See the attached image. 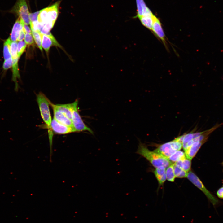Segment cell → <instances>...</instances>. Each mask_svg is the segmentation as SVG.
I'll use <instances>...</instances> for the list:
<instances>
[{"label": "cell", "instance_id": "7", "mask_svg": "<svg viewBox=\"0 0 223 223\" xmlns=\"http://www.w3.org/2000/svg\"><path fill=\"white\" fill-rule=\"evenodd\" d=\"M151 31L166 46L165 36L161 23L159 19L154 15L153 17V23Z\"/></svg>", "mask_w": 223, "mask_h": 223}, {"label": "cell", "instance_id": "15", "mask_svg": "<svg viewBox=\"0 0 223 223\" xmlns=\"http://www.w3.org/2000/svg\"><path fill=\"white\" fill-rule=\"evenodd\" d=\"M53 104L56 108L65 114L68 117L72 120V103L66 104H56L53 103Z\"/></svg>", "mask_w": 223, "mask_h": 223}, {"label": "cell", "instance_id": "34", "mask_svg": "<svg viewBox=\"0 0 223 223\" xmlns=\"http://www.w3.org/2000/svg\"><path fill=\"white\" fill-rule=\"evenodd\" d=\"M25 32L23 27L19 33L17 40L19 41H22L25 37Z\"/></svg>", "mask_w": 223, "mask_h": 223}, {"label": "cell", "instance_id": "9", "mask_svg": "<svg viewBox=\"0 0 223 223\" xmlns=\"http://www.w3.org/2000/svg\"><path fill=\"white\" fill-rule=\"evenodd\" d=\"M50 105L53 110L54 118L62 124L73 128L72 121L65 114L56 108L51 101H50Z\"/></svg>", "mask_w": 223, "mask_h": 223}, {"label": "cell", "instance_id": "5", "mask_svg": "<svg viewBox=\"0 0 223 223\" xmlns=\"http://www.w3.org/2000/svg\"><path fill=\"white\" fill-rule=\"evenodd\" d=\"M186 177L204 194L214 207H216L220 203L219 200L206 188L199 178L194 173L190 171Z\"/></svg>", "mask_w": 223, "mask_h": 223}, {"label": "cell", "instance_id": "14", "mask_svg": "<svg viewBox=\"0 0 223 223\" xmlns=\"http://www.w3.org/2000/svg\"><path fill=\"white\" fill-rule=\"evenodd\" d=\"M19 57L15 59H13L12 64V80L15 83V90L17 91L18 90V85L17 79L20 78V75L19 71L18 66V61Z\"/></svg>", "mask_w": 223, "mask_h": 223}, {"label": "cell", "instance_id": "3", "mask_svg": "<svg viewBox=\"0 0 223 223\" xmlns=\"http://www.w3.org/2000/svg\"><path fill=\"white\" fill-rule=\"evenodd\" d=\"M182 147V142L178 136L171 141L160 145L154 151L168 158Z\"/></svg>", "mask_w": 223, "mask_h": 223}, {"label": "cell", "instance_id": "11", "mask_svg": "<svg viewBox=\"0 0 223 223\" xmlns=\"http://www.w3.org/2000/svg\"><path fill=\"white\" fill-rule=\"evenodd\" d=\"M206 142H197L194 143L185 151L186 157L191 160L195 156L201 146Z\"/></svg>", "mask_w": 223, "mask_h": 223}, {"label": "cell", "instance_id": "21", "mask_svg": "<svg viewBox=\"0 0 223 223\" xmlns=\"http://www.w3.org/2000/svg\"><path fill=\"white\" fill-rule=\"evenodd\" d=\"M173 168L174 174L176 177L183 178L187 177L188 172H187L173 164Z\"/></svg>", "mask_w": 223, "mask_h": 223}, {"label": "cell", "instance_id": "2", "mask_svg": "<svg viewBox=\"0 0 223 223\" xmlns=\"http://www.w3.org/2000/svg\"><path fill=\"white\" fill-rule=\"evenodd\" d=\"M136 153L145 158L155 168L161 166L166 168L172 163L168 158L154 151H150L145 144L140 142Z\"/></svg>", "mask_w": 223, "mask_h": 223}, {"label": "cell", "instance_id": "32", "mask_svg": "<svg viewBox=\"0 0 223 223\" xmlns=\"http://www.w3.org/2000/svg\"><path fill=\"white\" fill-rule=\"evenodd\" d=\"M39 13L40 11H39L32 13H30L29 17L30 22L37 21L38 16Z\"/></svg>", "mask_w": 223, "mask_h": 223}, {"label": "cell", "instance_id": "37", "mask_svg": "<svg viewBox=\"0 0 223 223\" xmlns=\"http://www.w3.org/2000/svg\"><path fill=\"white\" fill-rule=\"evenodd\" d=\"M222 164H223V162H222Z\"/></svg>", "mask_w": 223, "mask_h": 223}, {"label": "cell", "instance_id": "26", "mask_svg": "<svg viewBox=\"0 0 223 223\" xmlns=\"http://www.w3.org/2000/svg\"><path fill=\"white\" fill-rule=\"evenodd\" d=\"M32 36L35 42L40 50L42 51V39L40 33L38 32L32 31Z\"/></svg>", "mask_w": 223, "mask_h": 223}, {"label": "cell", "instance_id": "22", "mask_svg": "<svg viewBox=\"0 0 223 223\" xmlns=\"http://www.w3.org/2000/svg\"><path fill=\"white\" fill-rule=\"evenodd\" d=\"M47 11V7L42 9L40 11L38 16V22L43 26L48 21Z\"/></svg>", "mask_w": 223, "mask_h": 223}, {"label": "cell", "instance_id": "20", "mask_svg": "<svg viewBox=\"0 0 223 223\" xmlns=\"http://www.w3.org/2000/svg\"><path fill=\"white\" fill-rule=\"evenodd\" d=\"M11 41L10 38H9L4 43L3 53L5 60L12 58L10 50V45Z\"/></svg>", "mask_w": 223, "mask_h": 223}, {"label": "cell", "instance_id": "13", "mask_svg": "<svg viewBox=\"0 0 223 223\" xmlns=\"http://www.w3.org/2000/svg\"><path fill=\"white\" fill-rule=\"evenodd\" d=\"M24 22L19 17L15 22L11 34L10 39L12 42L17 41L19 33L23 28Z\"/></svg>", "mask_w": 223, "mask_h": 223}, {"label": "cell", "instance_id": "4", "mask_svg": "<svg viewBox=\"0 0 223 223\" xmlns=\"http://www.w3.org/2000/svg\"><path fill=\"white\" fill-rule=\"evenodd\" d=\"M78 100L76 99L72 103V117L73 127L75 132L87 131L92 134L93 132L84 122L78 108Z\"/></svg>", "mask_w": 223, "mask_h": 223}, {"label": "cell", "instance_id": "10", "mask_svg": "<svg viewBox=\"0 0 223 223\" xmlns=\"http://www.w3.org/2000/svg\"><path fill=\"white\" fill-rule=\"evenodd\" d=\"M136 15L133 18H138L145 16L153 15L150 9L147 7L144 0H136Z\"/></svg>", "mask_w": 223, "mask_h": 223}, {"label": "cell", "instance_id": "33", "mask_svg": "<svg viewBox=\"0 0 223 223\" xmlns=\"http://www.w3.org/2000/svg\"><path fill=\"white\" fill-rule=\"evenodd\" d=\"M45 35L48 36L51 39L53 42L54 46H58L59 47L62 48L61 46L56 40L55 37L50 32H48Z\"/></svg>", "mask_w": 223, "mask_h": 223}, {"label": "cell", "instance_id": "36", "mask_svg": "<svg viewBox=\"0 0 223 223\" xmlns=\"http://www.w3.org/2000/svg\"><path fill=\"white\" fill-rule=\"evenodd\" d=\"M217 195L218 198L223 199V186L218 190L217 192Z\"/></svg>", "mask_w": 223, "mask_h": 223}, {"label": "cell", "instance_id": "27", "mask_svg": "<svg viewBox=\"0 0 223 223\" xmlns=\"http://www.w3.org/2000/svg\"><path fill=\"white\" fill-rule=\"evenodd\" d=\"M55 22L52 21H47L43 25L41 31L42 33L46 34L52 28Z\"/></svg>", "mask_w": 223, "mask_h": 223}, {"label": "cell", "instance_id": "18", "mask_svg": "<svg viewBox=\"0 0 223 223\" xmlns=\"http://www.w3.org/2000/svg\"><path fill=\"white\" fill-rule=\"evenodd\" d=\"M40 35L42 39V47L48 53L50 47L54 45L53 42L51 39L46 35L41 33Z\"/></svg>", "mask_w": 223, "mask_h": 223}, {"label": "cell", "instance_id": "25", "mask_svg": "<svg viewBox=\"0 0 223 223\" xmlns=\"http://www.w3.org/2000/svg\"><path fill=\"white\" fill-rule=\"evenodd\" d=\"M17 41H11L10 45V50L12 59L19 57L17 53Z\"/></svg>", "mask_w": 223, "mask_h": 223}, {"label": "cell", "instance_id": "17", "mask_svg": "<svg viewBox=\"0 0 223 223\" xmlns=\"http://www.w3.org/2000/svg\"><path fill=\"white\" fill-rule=\"evenodd\" d=\"M177 166L185 171L188 172L191 167V160L186 157L174 163Z\"/></svg>", "mask_w": 223, "mask_h": 223}, {"label": "cell", "instance_id": "16", "mask_svg": "<svg viewBox=\"0 0 223 223\" xmlns=\"http://www.w3.org/2000/svg\"><path fill=\"white\" fill-rule=\"evenodd\" d=\"M154 173L159 184H163L166 179V168L163 166L156 168Z\"/></svg>", "mask_w": 223, "mask_h": 223}, {"label": "cell", "instance_id": "1", "mask_svg": "<svg viewBox=\"0 0 223 223\" xmlns=\"http://www.w3.org/2000/svg\"><path fill=\"white\" fill-rule=\"evenodd\" d=\"M37 101L41 117L46 125L48 130L50 152L51 153L52 145L53 133L51 129L52 118L49 108L50 101L42 92L36 95Z\"/></svg>", "mask_w": 223, "mask_h": 223}, {"label": "cell", "instance_id": "29", "mask_svg": "<svg viewBox=\"0 0 223 223\" xmlns=\"http://www.w3.org/2000/svg\"><path fill=\"white\" fill-rule=\"evenodd\" d=\"M30 25L32 31L38 32L40 33L43 27V26L40 24L38 21L30 22Z\"/></svg>", "mask_w": 223, "mask_h": 223}, {"label": "cell", "instance_id": "8", "mask_svg": "<svg viewBox=\"0 0 223 223\" xmlns=\"http://www.w3.org/2000/svg\"><path fill=\"white\" fill-rule=\"evenodd\" d=\"M51 129L53 133L58 134H65L75 132L73 128L62 124L54 118L51 124Z\"/></svg>", "mask_w": 223, "mask_h": 223}, {"label": "cell", "instance_id": "19", "mask_svg": "<svg viewBox=\"0 0 223 223\" xmlns=\"http://www.w3.org/2000/svg\"><path fill=\"white\" fill-rule=\"evenodd\" d=\"M154 15L143 16L139 18L142 24L151 31L152 28Z\"/></svg>", "mask_w": 223, "mask_h": 223}, {"label": "cell", "instance_id": "24", "mask_svg": "<svg viewBox=\"0 0 223 223\" xmlns=\"http://www.w3.org/2000/svg\"><path fill=\"white\" fill-rule=\"evenodd\" d=\"M166 179L170 182H174L175 178V175L174 172L173 164H171L167 168L166 170Z\"/></svg>", "mask_w": 223, "mask_h": 223}, {"label": "cell", "instance_id": "35", "mask_svg": "<svg viewBox=\"0 0 223 223\" xmlns=\"http://www.w3.org/2000/svg\"><path fill=\"white\" fill-rule=\"evenodd\" d=\"M23 27L25 33H27L32 34V31L29 27L24 22L23 23Z\"/></svg>", "mask_w": 223, "mask_h": 223}, {"label": "cell", "instance_id": "6", "mask_svg": "<svg viewBox=\"0 0 223 223\" xmlns=\"http://www.w3.org/2000/svg\"><path fill=\"white\" fill-rule=\"evenodd\" d=\"M10 12L18 16L25 24L30 25V13L26 0H17Z\"/></svg>", "mask_w": 223, "mask_h": 223}, {"label": "cell", "instance_id": "12", "mask_svg": "<svg viewBox=\"0 0 223 223\" xmlns=\"http://www.w3.org/2000/svg\"><path fill=\"white\" fill-rule=\"evenodd\" d=\"M60 1L47 7V21L55 22L58 15Z\"/></svg>", "mask_w": 223, "mask_h": 223}, {"label": "cell", "instance_id": "31", "mask_svg": "<svg viewBox=\"0 0 223 223\" xmlns=\"http://www.w3.org/2000/svg\"><path fill=\"white\" fill-rule=\"evenodd\" d=\"M13 59L12 58L5 60L3 65V68L4 70H7L12 66Z\"/></svg>", "mask_w": 223, "mask_h": 223}, {"label": "cell", "instance_id": "30", "mask_svg": "<svg viewBox=\"0 0 223 223\" xmlns=\"http://www.w3.org/2000/svg\"><path fill=\"white\" fill-rule=\"evenodd\" d=\"M24 41L27 45L34 46V43L32 34L26 33L24 37Z\"/></svg>", "mask_w": 223, "mask_h": 223}, {"label": "cell", "instance_id": "23", "mask_svg": "<svg viewBox=\"0 0 223 223\" xmlns=\"http://www.w3.org/2000/svg\"><path fill=\"white\" fill-rule=\"evenodd\" d=\"M186 156L185 153L180 150L177 151L168 158V160L172 162H175Z\"/></svg>", "mask_w": 223, "mask_h": 223}, {"label": "cell", "instance_id": "28", "mask_svg": "<svg viewBox=\"0 0 223 223\" xmlns=\"http://www.w3.org/2000/svg\"><path fill=\"white\" fill-rule=\"evenodd\" d=\"M26 45L25 42L23 41H20L18 42L17 45V53L19 58L24 51Z\"/></svg>", "mask_w": 223, "mask_h": 223}]
</instances>
